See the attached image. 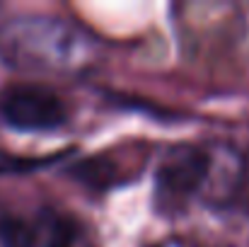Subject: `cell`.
<instances>
[{
	"label": "cell",
	"mask_w": 249,
	"mask_h": 247,
	"mask_svg": "<svg viewBox=\"0 0 249 247\" xmlns=\"http://www.w3.org/2000/svg\"><path fill=\"white\" fill-rule=\"evenodd\" d=\"M213 172V151L177 146L162 158L155 172V204L162 213L184 209L191 199H206Z\"/></svg>",
	"instance_id": "obj_2"
},
{
	"label": "cell",
	"mask_w": 249,
	"mask_h": 247,
	"mask_svg": "<svg viewBox=\"0 0 249 247\" xmlns=\"http://www.w3.org/2000/svg\"><path fill=\"white\" fill-rule=\"evenodd\" d=\"M0 240L5 247H34L29 228L19 221H0Z\"/></svg>",
	"instance_id": "obj_4"
},
{
	"label": "cell",
	"mask_w": 249,
	"mask_h": 247,
	"mask_svg": "<svg viewBox=\"0 0 249 247\" xmlns=\"http://www.w3.org/2000/svg\"><path fill=\"white\" fill-rule=\"evenodd\" d=\"M71 230H68V226H63V223H58L53 230H51V238H49V245L46 247H71Z\"/></svg>",
	"instance_id": "obj_5"
},
{
	"label": "cell",
	"mask_w": 249,
	"mask_h": 247,
	"mask_svg": "<svg viewBox=\"0 0 249 247\" xmlns=\"http://www.w3.org/2000/svg\"><path fill=\"white\" fill-rule=\"evenodd\" d=\"M0 114L17 131H53L68 121L63 99L46 85L17 82L0 92Z\"/></svg>",
	"instance_id": "obj_3"
},
{
	"label": "cell",
	"mask_w": 249,
	"mask_h": 247,
	"mask_svg": "<svg viewBox=\"0 0 249 247\" xmlns=\"http://www.w3.org/2000/svg\"><path fill=\"white\" fill-rule=\"evenodd\" d=\"M97 58V44L83 27L49 15L12 17L0 27V61L27 76H78Z\"/></svg>",
	"instance_id": "obj_1"
}]
</instances>
